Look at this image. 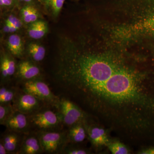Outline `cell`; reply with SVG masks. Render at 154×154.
Listing matches in <instances>:
<instances>
[{
  "instance_id": "cell-1",
  "label": "cell",
  "mask_w": 154,
  "mask_h": 154,
  "mask_svg": "<svg viewBox=\"0 0 154 154\" xmlns=\"http://www.w3.org/2000/svg\"><path fill=\"white\" fill-rule=\"evenodd\" d=\"M147 74L119 57L89 50L72 63L63 91L128 143L154 130V91Z\"/></svg>"
},
{
  "instance_id": "cell-2",
  "label": "cell",
  "mask_w": 154,
  "mask_h": 154,
  "mask_svg": "<svg viewBox=\"0 0 154 154\" xmlns=\"http://www.w3.org/2000/svg\"><path fill=\"white\" fill-rule=\"evenodd\" d=\"M62 122L68 126L78 123H87L88 114L70 99L63 97L59 99L57 106Z\"/></svg>"
},
{
  "instance_id": "cell-3",
  "label": "cell",
  "mask_w": 154,
  "mask_h": 154,
  "mask_svg": "<svg viewBox=\"0 0 154 154\" xmlns=\"http://www.w3.org/2000/svg\"><path fill=\"white\" fill-rule=\"evenodd\" d=\"M23 92L35 96L42 102L56 107L59 99L51 92L46 83L39 79L25 81L22 86Z\"/></svg>"
},
{
  "instance_id": "cell-4",
  "label": "cell",
  "mask_w": 154,
  "mask_h": 154,
  "mask_svg": "<svg viewBox=\"0 0 154 154\" xmlns=\"http://www.w3.org/2000/svg\"><path fill=\"white\" fill-rule=\"evenodd\" d=\"M30 122L33 126L41 131H47L56 127L62 120L59 113L45 110L33 113L30 116Z\"/></svg>"
},
{
  "instance_id": "cell-5",
  "label": "cell",
  "mask_w": 154,
  "mask_h": 154,
  "mask_svg": "<svg viewBox=\"0 0 154 154\" xmlns=\"http://www.w3.org/2000/svg\"><path fill=\"white\" fill-rule=\"evenodd\" d=\"M38 137L43 151L49 153L62 150L67 140L64 134L57 131H42Z\"/></svg>"
},
{
  "instance_id": "cell-6",
  "label": "cell",
  "mask_w": 154,
  "mask_h": 154,
  "mask_svg": "<svg viewBox=\"0 0 154 154\" xmlns=\"http://www.w3.org/2000/svg\"><path fill=\"white\" fill-rule=\"evenodd\" d=\"M23 93L17 98L14 106V110L26 115L38 111L41 101L31 94Z\"/></svg>"
},
{
  "instance_id": "cell-7",
  "label": "cell",
  "mask_w": 154,
  "mask_h": 154,
  "mask_svg": "<svg viewBox=\"0 0 154 154\" xmlns=\"http://www.w3.org/2000/svg\"><path fill=\"white\" fill-rule=\"evenodd\" d=\"M41 73L40 68L30 60H22L17 64L16 74L24 82L38 79Z\"/></svg>"
},
{
  "instance_id": "cell-8",
  "label": "cell",
  "mask_w": 154,
  "mask_h": 154,
  "mask_svg": "<svg viewBox=\"0 0 154 154\" xmlns=\"http://www.w3.org/2000/svg\"><path fill=\"white\" fill-rule=\"evenodd\" d=\"M87 134L92 145L96 148L107 146L110 142L107 132L102 127L85 124Z\"/></svg>"
},
{
  "instance_id": "cell-9",
  "label": "cell",
  "mask_w": 154,
  "mask_h": 154,
  "mask_svg": "<svg viewBox=\"0 0 154 154\" xmlns=\"http://www.w3.org/2000/svg\"><path fill=\"white\" fill-rule=\"evenodd\" d=\"M5 46L14 57L22 59L25 55V45L22 36L17 33L9 34L6 39Z\"/></svg>"
},
{
  "instance_id": "cell-10",
  "label": "cell",
  "mask_w": 154,
  "mask_h": 154,
  "mask_svg": "<svg viewBox=\"0 0 154 154\" xmlns=\"http://www.w3.org/2000/svg\"><path fill=\"white\" fill-rule=\"evenodd\" d=\"M66 0H37L42 13L53 20L58 18Z\"/></svg>"
},
{
  "instance_id": "cell-11",
  "label": "cell",
  "mask_w": 154,
  "mask_h": 154,
  "mask_svg": "<svg viewBox=\"0 0 154 154\" xmlns=\"http://www.w3.org/2000/svg\"><path fill=\"white\" fill-rule=\"evenodd\" d=\"M19 14L24 26L28 25L42 19V11L39 7L33 5L23 6L19 10Z\"/></svg>"
},
{
  "instance_id": "cell-12",
  "label": "cell",
  "mask_w": 154,
  "mask_h": 154,
  "mask_svg": "<svg viewBox=\"0 0 154 154\" xmlns=\"http://www.w3.org/2000/svg\"><path fill=\"white\" fill-rule=\"evenodd\" d=\"M26 114L15 110L6 121L5 125L11 131L19 132L26 129L28 126V119Z\"/></svg>"
},
{
  "instance_id": "cell-13",
  "label": "cell",
  "mask_w": 154,
  "mask_h": 154,
  "mask_svg": "<svg viewBox=\"0 0 154 154\" xmlns=\"http://www.w3.org/2000/svg\"><path fill=\"white\" fill-rule=\"evenodd\" d=\"M46 49L43 45L36 41H31L25 45V55L28 59L37 63L44 60Z\"/></svg>"
},
{
  "instance_id": "cell-14",
  "label": "cell",
  "mask_w": 154,
  "mask_h": 154,
  "mask_svg": "<svg viewBox=\"0 0 154 154\" xmlns=\"http://www.w3.org/2000/svg\"><path fill=\"white\" fill-rule=\"evenodd\" d=\"M47 22L43 19H40L27 27V33L28 37L33 40H37L44 38L48 32Z\"/></svg>"
},
{
  "instance_id": "cell-15",
  "label": "cell",
  "mask_w": 154,
  "mask_h": 154,
  "mask_svg": "<svg viewBox=\"0 0 154 154\" xmlns=\"http://www.w3.org/2000/svg\"><path fill=\"white\" fill-rule=\"evenodd\" d=\"M43 152L38 136H30L22 142L19 152L20 154H37Z\"/></svg>"
},
{
  "instance_id": "cell-16",
  "label": "cell",
  "mask_w": 154,
  "mask_h": 154,
  "mask_svg": "<svg viewBox=\"0 0 154 154\" xmlns=\"http://www.w3.org/2000/svg\"><path fill=\"white\" fill-rule=\"evenodd\" d=\"M87 123H78L70 127L68 134L67 139L73 143H79L85 140L87 133L85 124Z\"/></svg>"
},
{
  "instance_id": "cell-17",
  "label": "cell",
  "mask_w": 154,
  "mask_h": 154,
  "mask_svg": "<svg viewBox=\"0 0 154 154\" xmlns=\"http://www.w3.org/2000/svg\"><path fill=\"white\" fill-rule=\"evenodd\" d=\"M0 64L5 67L8 73L9 78H11L16 74L17 64L14 57L8 51H1Z\"/></svg>"
},
{
  "instance_id": "cell-18",
  "label": "cell",
  "mask_w": 154,
  "mask_h": 154,
  "mask_svg": "<svg viewBox=\"0 0 154 154\" xmlns=\"http://www.w3.org/2000/svg\"><path fill=\"white\" fill-rule=\"evenodd\" d=\"M1 141L8 153L13 152L18 149L20 142V138L15 131H11V132L6 134Z\"/></svg>"
},
{
  "instance_id": "cell-19",
  "label": "cell",
  "mask_w": 154,
  "mask_h": 154,
  "mask_svg": "<svg viewBox=\"0 0 154 154\" xmlns=\"http://www.w3.org/2000/svg\"><path fill=\"white\" fill-rule=\"evenodd\" d=\"M108 149L113 154H128L130 153L128 148L124 143L119 141L110 140L107 146Z\"/></svg>"
},
{
  "instance_id": "cell-20",
  "label": "cell",
  "mask_w": 154,
  "mask_h": 154,
  "mask_svg": "<svg viewBox=\"0 0 154 154\" xmlns=\"http://www.w3.org/2000/svg\"><path fill=\"white\" fill-rule=\"evenodd\" d=\"M14 11L4 14H7L5 19L4 21L17 28L19 30L25 26L22 20L20 19L19 14L18 16L14 13Z\"/></svg>"
},
{
  "instance_id": "cell-21",
  "label": "cell",
  "mask_w": 154,
  "mask_h": 154,
  "mask_svg": "<svg viewBox=\"0 0 154 154\" xmlns=\"http://www.w3.org/2000/svg\"><path fill=\"white\" fill-rule=\"evenodd\" d=\"M14 108L8 104H1L0 105V123L5 125L7 119L14 113Z\"/></svg>"
},
{
  "instance_id": "cell-22",
  "label": "cell",
  "mask_w": 154,
  "mask_h": 154,
  "mask_svg": "<svg viewBox=\"0 0 154 154\" xmlns=\"http://www.w3.org/2000/svg\"><path fill=\"white\" fill-rule=\"evenodd\" d=\"M0 9L3 14L18 9L17 0H0Z\"/></svg>"
},
{
  "instance_id": "cell-23",
  "label": "cell",
  "mask_w": 154,
  "mask_h": 154,
  "mask_svg": "<svg viewBox=\"0 0 154 154\" xmlns=\"http://www.w3.org/2000/svg\"><path fill=\"white\" fill-rule=\"evenodd\" d=\"M16 95V91L14 89H6L5 92L4 96L0 98L1 104H8L13 101Z\"/></svg>"
},
{
  "instance_id": "cell-24",
  "label": "cell",
  "mask_w": 154,
  "mask_h": 154,
  "mask_svg": "<svg viewBox=\"0 0 154 154\" xmlns=\"http://www.w3.org/2000/svg\"><path fill=\"white\" fill-rule=\"evenodd\" d=\"M64 154H88V152L85 149L81 148L68 147H64L62 150Z\"/></svg>"
},
{
  "instance_id": "cell-25",
  "label": "cell",
  "mask_w": 154,
  "mask_h": 154,
  "mask_svg": "<svg viewBox=\"0 0 154 154\" xmlns=\"http://www.w3.org/2000/svg\"><path fill=\"white\" fill-rule=\"evenodd\" d=\"M19 30L14 26L10 25L8 22L4 21L2 28V33L4 34H11L17 33Z\"/></svg>"
},
{
  "instance_id": "cell-26",
  "label": "cell",
  "mask_w": 154,
  "mask_h": 154,
  "mask_svg": "<svg viewBox=\"0 0 154 154\" xmlns=\"http://www.w3.org/2000/svg\"><path fill=\"white\" fill-rule=\"evenodd\" d=\"M17 2L18 8L19 10L23 6L27 5L36 6L41 8V7L39 5L37 0H17Z\"/></svg>"
},
{
  "instance_id": "cell-27",
  "label": "cell",
  "mask_w": 154,
  "mask_h": 154,
  "mask_svg": "<svg viewBox=\"0 0 154 154\" xmlns=\"http://www.w3.org/2000/svg\"><path fill=\"white\" fill-rule=\"evenodd\" d=\"M140 154H154V147H149L144 149L140 152Z\"/></svg>"
},
{
  "instance_id": "cell-28",
  "label": "cell",
  "mask_w": 154,
  "mask_h": 154,
  "mask_svg": "<svg viewBox=\"0 0 154 154\" xmlns=\"http://www.w3.org/2000/svg\"><path fill=\"white\" fill-rule=\"evenodd\" d=\"M8 153V151L5 147V146L3 144L2 141L0 143V154H6Z\"/></svg>"
}]
</instances>
